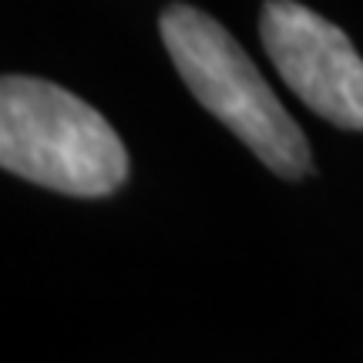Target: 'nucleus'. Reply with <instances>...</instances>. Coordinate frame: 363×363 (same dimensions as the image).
Wrapping results in <instances>:
<instances>
[{"label": "nucleus", "instance_id": "f257e3e1", "mask_svg": "<svg viewBox=\"0 0 363 363\" xmlns=\"http://www.w3.org/2000/svg\"><path fill=\"white\" fill-rule=\"evenodd\" d=\"M0 165L78 199L108 195L128 179V152L101 111L24 74H7L0 84Z\"/></svg>", "mask_w": 363, "mask_h": 363}, {"label": "nucleus", "instance_id": "f03ea898", "mask_svg": "<svg viewBox=\"0 0 363 363\" xmlns=\"http://www.w3.org/2000/svg\"><path fill=\"white\" fill-rule=\"evenodd\" d=\"M158 27L172 65L195 101L219 118L266 169L279 179H299L313 169L299 125L219 21L189 4H172Z\"/></svg>", "mask_w": 363, "mask_h": 363}, {"label": "nucleus", "instance_id": "7ed1b4c3", "mask_svg": "<svg viewBox=\"0 0 363 363\" xmlns=\"http://www.w3.org/2000/svg\"><path fill=\"white\" fill-rule=\"evenodd\" d=\"M259 34L299 101L337 128L363 131V57L337 24L296 0H266Z\"/></svg>", "mask_w": 363, "mask_h": 363}]
</instances>
